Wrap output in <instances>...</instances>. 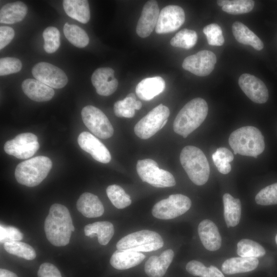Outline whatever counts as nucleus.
Returning a JSON list of instances; mask_svg holds the SVG:
<instances>
[{
    "mask_svg": "<svg viewBox=\"0 0 277 277\" xmlns=\"http://www.w3.org/2000/svg\"><path fill=\"white\" fill-rule=\"evenodd\" d=\"M223 11L231 14H240L250 12L254 2L251 0H220L217 1Z\"/></svg>",
    "mask_w": 277,
    "mask_h": 277,
    "instance_id": "7c9ffc66",
    "label": "nucleus"
},
{
    "mask_svg": "<svg viewBox=\"0 0 277 277\" xmlns=\"http://www.w3.org/2000/svg\"><path fill=\"white\" fill-rule=\"evenodd\" d=\"M145 255L138 252L116 250L112 255L110 263L114 268L125 270L140 264Z\"/></svg>",
    "mask_w": 277,
    "mask_h": 277,
    "instance_id": "b1692460",
    "label": "nucleus"
},
{
    "mask_svg": "<svg viewBox=\"0 0 277 277\" xmlns=\"http://www.w3.org/2000/svg\"><path fill=\"white\" fill-rule=\"evenodd\" d=\"M44 41V48L48 53L55 52L60 46V33L54 27L46 28L43 33Z\"/></svg>",
    "mask_w": 277,
    "mask_h": 277,
    "instance_id": "ea45409f",
    "label": "nucleus"
},
{
    "mask_svg": "<svg viewBox=\"0 0 277 277\" xmlns=\"http://www.w3.org/2000/svg\"><path fill=\"white\" fill-rule=\"evenodd\" d=\"M137 173L143 182L156 188L174 186L175 181L169 171L160 169L157 163L150 159L138 160L136 164Z\"/></svg>",
    "mask_w": 277,
    "mask_h": 277,
    "instance_id": "0eeeda50",
    "label": "nucleus"
},
{
    "mask_svg": "<svg viewBox=\"0 0 277 277\" xmlns=\"http://www.w3.org/2000/svg\"><path fill=\"white\" fill-rule=\"evenodd\" d=\"M169 114L167 106L159 105L136 124L134 128L135 134L143 140L151 137L164 127Z\"/></svg>",
    "mask_w": 277,
    "mask_h": 277,
    "instance_id": "6e6552de",
    "label": "nucleus"
},
{
    "mask_svg": "<svg viewBox=\"0 0 277 277\" xmlns=\"http://www.w3.org/2000/svg\"><path fill=\"white\" fill-rule=\"evenodd\" d=\"M22 88L29 98L36 102L49 101L54 95L53 88L36 79L25 80L22 83Z\"/></svg>",
    "mask_w": 277,
    "mask_h": 277,
    "instance_id": "412c9836",
    "label": "nucleus"
},
{
    "mask_svg": "<svg viewBox=\"0 0 277 277\" xmlns=\"http://www.w3.org/2000/svg\"><path fill=\"white\" fill-rule=\"evenodd\" d=\"M180 161L194 184L201 186L207 182L210 167L207 159L200 148L193 146H185L180 153Z\"/></svg>",
    "mask_w": 277,
    "mask_h": 277,
    "instance_id": "20e7f679",
    "label": "nucleus"
},
{
    "mask_svg": "<svg viewBox=\"0 0 277 277\" xmlns=\"http://www.w3.org/2000/svg\"><path fill=\"white\" fill-rule=\"evenodd\" d=\"M74 229L67 208L60 204L52 205L44 222L47 240L54 246H65L69 244Z\"/></svg>",
    "mask_w": 277,
    "mask_h": 277,
    "instance_id": "f257e3e1",
    "label": "nucleus"
},
{
    "mask_svg": "<svg viewBox=\"0 0 277 277\" xmlns=\"http://www.w3.org/2000/svg\"><path fill=\"white\" fill-rule=\"evenodd\" d=\"M163 245V240L158 233L142 230L122 238L116 246L117 250L140 252L155 251Z\"/></svg>",
    "mask_w": 277,
    "mask_h": 277,
    "instance_id": "423d86ee",
    "label": "nucleus"
},
{
    "mask_svg": "<svg viewBox=\"0 0 277 277\" xmlns=\"http://www.w3.org/2000/svg\"><path fill=\"white\" fill-rule=\"evenodd\" d=\"M0 277H18L14 272L5 269H0Z\"/></svg>",
    "mask_w": 277,
    "mask_h": 277,
    "instance_id": "de8ad7c7",
    "label": "nucleus"
},
{
    "mask_svg": "<svg viewBox=\"0 0 277 277\" xmlns=\"http://www.w3.org/2000/svg\"><path fill=\"white\" fill-rule=\"evenodd\" d=\"M229 144L234 154L254 158L264 151L265 147L261 132L251 126L242 127L233 131L229 137Z\"/></svg>",
    "mask_w": 277,
    "mask_h": 277,
    "instance_id": "7ed1b4c3",
    "label": "nucleus"
},
{
    "mask_svg": "<svg viewBox=\"0 0 277 277\" xmlns=\"http://www.w3.org/2000/svg\"><path fill=\"white\" fill-rule=\"evenodd\" d=\"M38 277H62L57 268L50 263L41 265L37 272Z\"/></svg>",
    "mask_w": 277,
    "mask_h": 277,
    "instance_id": "a18cd8bd",
    "label": "nucleus"
},
{
    "mask_svg": "<svg viewBox=\"0 0 277 277\" xmlns=\"http://www.w3.org/2000/svg\"><path fill=\"white\" fill-rule=\"evenodd\" d=\"M113 224L107 221L96 222L89 224L84 227L86 236L91 238L97 236L98 242L102 245H107L114 234Z\"/></svg>",
    "mask_w": 277,
    "mask_h": 277,
    "instance_id": "a878e982",
    "label": "nucleus"
},
{
    "mask_svg": "<svg viewBox=\"0 0 277 277\" xmlns=\"http://www.w3.org/2000/svg\"><path fill=\"white\" fill-rule=\"evenodd\" d=\"M275 241L276 244H277V234H276V235H275Z\"/></svg>",
    "mask_w": 277,
    "mask_h": 277,
    "instance_id": "8fccbe9b",
    "label": "nucleus"
},
{
    "mask_svg": "<svg viewBox=\"0 0 277 277\" xmlns=\"http://www.w3.org/2000/svg\"><path fill=\"white\" fill-rule=\"evenodd\" d=\"M81 115L86 126L97 137L106 139L113 135L114 130L111 123L98 108L86 106L83 108Z\"/></svg>",
    "mask_w": 277,
    "mask_h": 277,
    "instance_id": "9d476101",
    "label": "nucleus"
},
{
    "mask_svg": "<svg viewBox=\"0 0 277 277\" xmlns=\"http://www.w3.org/2000/svg\"><path fill=\"white\" fill-rule=\"evenodd\" d=\"M242 90L252 102L258 104L266 103L269 97L268 89L263 81L248 73L242 74L238 81Z\"/></svg>",
    "mask_w": 277,
    "mask_h": 277,
    "instance_id": "2eb2a0df",
    "label": "nucleus"
},
{
    "mask_svg": "<svg viewBox=\"0 0 277 277\" xmlns=\"http://www.w3.org/2000/svg\"><path fill=\"white\" fill-rule=\"evenodd\" d=\"M0 241L1 244L13 241H19L23 238V233L13 226H0Z\"/></svg>",
    "mask_w": 277,
    "mask_h": 277,
    "instance_id": "c03bdc74",
    "label": "nucleus"
},
{
    "mask_svg": "<svg viewBox=\"0 0 277 277\" xmlns=\"http://www.w3.org/2000/svg\"><path fill=\"white\" fill-rule=\"evenodd\" d=\"M197 35L192 30L183 29L179 31L170 41L171 46L189 49L196 43Z\"/></svg>",
    "mask_w": 277,
    "mask_h": 277,
    "instance_id": "4c0bfd02",
    "label": "nucleus"
},
{
    "mask_svg": "<svg viewBox=\"0 0 277 277\" xmlns=\"http://www.w3.org/2000/svg\"><path fill=\"white\" fill-rule=\"evenodd\" d=\"M77 142L80 147L96 161L105 164L111 161V154L108 149L90 133L82 132L78 136Z\"/></svg>",
    "mask_w": 277,
    "mask_h": 277,
    "instance_id": "dca6fc26",
    "label": "nucleus"
},
{
    "mask_svg": "<svg viewBox=\"0 0 277 277\" xmlns=\"http://www.w3.org/2000/svg\"><path fill=\"white\" fill-rule=\"evenodd\" d=\"M216 62L215 54L211 51L204 50L186 57L182 67L197 76H205L213 71Z\"/></svg>",
    "mask_w": 277,
    "mask_h": 277,
    "instance_id": "ddd939ff",
    "label": "nucleus"
},
{
    "mask_svg": "<svg viewBox=\"0 0 277 277\" xmlns=\"http://www.w3.org/2000/svg\"><path fill=\"white\" fill-rule=\"evenodd\" d=\"M32 74L35 79L52 88H62L68 83L67 76L62 69L46 62L35 65Z\"/></svg>",
    "mask_w": 277,
    "mask_h": 277,
    "instance_id": "f8f14e48",
    "label": "nucleus"
},
{
    "mask_svg": "<svg viewBox=\"0 0 277 277\" xmlns=\"http://www.w3.org/2000/svg\"><path fill=\"white\" fill-rule=\"evenodd\" d=\"M224 216L227 227H234L240 222L241 216V203L229 193L223 195Z\"/></svg>",
    "mask_w": 277,
    "mask_h": 277,
    "instance_id": "cd10ccee",
    "label": "nucleus"
},
{
    "mask_svg": "<svg viewBox=\"0 0 277 277\" xmlns=\"http://www.w3.org/2000/svg\"><path fill=\"white\" fill-rule=\"evenodd\" d=\"M185 15L182 7L169 5L161 11L155 28L158 34L167 33L177 30L184 24Z\"/></svg>",
    "mask_w": 277,
    "mask_h": 277,
    "instance_id": "4468645a",
    "label": "nucleus"
},
{
    "mask_svg": "<svg viewBox=\"0 0 277 277\" xmlns=\"http://www.w3.org/2000/svg\"><path fill=\"white\" fill-rule=\"evenodd\" d=\"M15 32L13 28L8 26L0 27V49L5 47L14 37Z\"/></svg>",
    "mask_w": 277,
    "mask_h": 277,
    "instance_id": "49530a36",
    "label": "nucleus"
},
{
    "mask_svg": "<svg viewBox=\"0 0 277 277\" xmlns=\"http://www.w3.org/2000/svg\"><path fill=\"white\" fill-rule=\"evenodd\" d=\"M165 86V81L160 76L147 77L138 83L135 92L140 99L148 101L161 93Z\"/></svg>",
    "mask_w": 277,
    "mask_h": 277,
    "instance_id": "4be33fe9",
    "label": "nucleus"
},
{
    "mask_svg": "<svg viewBox=\"0 0 277 277\" xmlns=\"http://www.w3.org/2000/svg\"><path fill=\"white\" fill-rule=\"evenodd\" d=\"M142 106V104L141 101H136L135 103V110H140Z\"/></svg>",
    "mask_w": 277,
    "mask_h": 277,
    "instance_id": "09e8293b",
    "label": "nucleus"
},
{
    "mask_svg": "<svg viewBox=\"0 0 277 277\" xmlns=\"http://www.w3.org/2000/svg\"><path fill=\"white\" fill-rule=\"evenodd\" d=\"M212 160L218 171L224 174L229 173L231 170L230 162L234 159L233 153L227 148L220 147L212 155Z\"/></svg>",
    "mask_w": 277,
    "mask_h": 277,
    "instance_id": "f704fd0d",
    "label": "nucleus"
},
{
    "mask_svg": "<svg viewBox=\"0 0 277 277\" xmlns=\"http://www.w3.org/2000/svg\"><path fill=\"white\" fill-rule=\"evenodd\" d=\"M76 208L84 216L99 217L104 212V208L98 197L91 193L85 192L78 199Z\"/></svg>",
    "mask_w": 277,
    "mask_h": 277,
    "instance_id": "5701e85b",
    "label": "nucleus"
},
{
    "mask_svg": "<svg viewBox=\"0 0 277 277\" xmlns=\"http://www.w3.org/2000/svg\"><path fill=\"white\" fill-rule=\"evenodd\" d=\"M114 74V71L109 67L99 68L94 71L91 76V82L97 94L109 96L116 91L118 81Z\"/></svg>",
    "mask_w": 277,
    "mask_h": 277,
    "instance_id": "a211bd4d",
    "label": "nucleus"
},
{
    "mask_svg": "<svg viewBox=\"0 0 277 277\" xmlns=\"http://www.w3.org/2000/svg\"><path fill=\"white\" fill-rule=\"evenodd\" d=\"M186 270L191 274L201 277H224L222 272L214 266L206 267L202 263L192 260L186 266Z\"/></svg>",
    "mask_w": 277,
    "mask_h": 277,
    "instance_id": "e433bc0d",
    "label": "nucleus"
},
{
    "mask_svg": "<svg viewBox=\"0 0 277 277\" xmlns=\"http://www.w3.org/2000/svg\"><path fill=\"white\" fill-rule=\"evenodd\" d=\"M27 13V6L22 2L9 3L0 10L1 23L12 24L22 21Z\"/></svg>",
    "mask_w": 277,
    "mask_h": 277,
    "instance_id": "bb28decb",
    "label": "nucleus"
},
{
    "mask_svg": "<svg viewBox=\"0 0 277 277\" xmlns=\"http://www.w3.org/2000/svg\"><path fill=\"white\" fill-rule=\"evenodd\" d=\"M159 8L155 1H149L144 5L136 28L137 34L141 37L148 36L155 28L159 16Z\"/></svg>",
    "mask_w": 277,
    "mask_h": 277,
    "instance_id": "f3484780",
    "label": "nucleus"
},
{
    "mask_svg": "<svg viewBox=\"0 0 277 277\" xmlns=\"http://www.w3.org/2000/svg\"><path fill=\"white\" fill-rule=\"evenodd\" d=\"M198 233L204 247L209 251H215L221 246L222 238L216 225L206 219L198 226Z\"/></svg>",
    "mask_w": 277,
    "mask_h": 277,
    "instance_id": "6ab92c4d",
    "label": "nucleus"
},
{
    "mask_svg": "<svg viewBox=\"0 0 277 277\" xmlns=\"http://www.w3.org/2000/svg\"><path fill=\"white\" fill-rule=\"evenodd\" d=\"M39 148L36 135L31 133H24L8 141L4 145L5 151L17 159H26L33 156Z\"/></svg>",
    "mask_w": 277,
    "mask_h": 277,
    "instance_id": "9b49d317",
    "label": "nucleus"
},
{
    "mask_svg": "<svg viewBox=\"0 0 277 277\" xmlns=\"http://www.w3.org/2000/svg\"><path fill=\"white\" fill-rule=\"evenodd\" d=\"M208 106L205 100L194 98L188 102L176 116L173 124L174 131L186 138L205 120Z\"/></svg>",
    "mask_w": 277,
    "mask_h": 277,
    "instance_id": "f03ea898",
    "label": "nucleus"
},
{
    "mask_svg": "<svg viewBox=\"0 0 277 277\" xmlns=\"http://www.w3.org/2000/svg\"><path fill=\"white\" fill-rule=\"evenodd\" d=\"M63 7L66 13L72 18L86 24L90 18L88 2L86 0H64Z\"/></svg>",
    "mask_w": 277,
    "mask_h": 277,
    "instance_id": "c85d7f7f",
    "label": "nucleus"
},
{
    "mask_svg": "<svg viewBox=\"0 0 277 277\" xmlns=\"http://www.w3.org/2000/svg\"><path fill=\"white\" fill-rule=\"evenodd\" d=\"M63 31L68 41L77 47L84 48L89 42V38L87 33L77 25L65 23Z\"/></svg>",
    "mask_w": 277,
    "mask_h": 277,
    "instance_id": "2f4dec72",
    "label": "nucleus"
},
{
    "mask_svg": "<svg viewBox=\"0 0 277 277\" xmlns=\"http://www.w3.org/2000/svg\"><path fill=\"white\" fill-rule=\"evenodd\" d=\"M232 33L236 40L246 45H250L256 50H261L264 45L261 39L246 25L240 22L233 23Z\"/></svg>",
    "mask_w": 277,
    "mask_h": 277,
    "instance_id": "c756f323",
    "label": "nucleus"
},
{
    "mask_svg": "<svg viewBox=\"0 0 277 277\" xmlns=\"http://www.w3.org/2000/svg\"><path fill=\"white\" fill-rule=\"evenodd\" d=\"M4 248L9 253L27 260H32L36 258V252L34 248L24 242H7L4 244Z\"/></svg>",
    "mask_w": 277,
    "mask_h": 277,
    "instance_id": "72a5a7b5",
    "label": "nucleus"
},
{
    "mask_svg": "<svg viewBox=\"0 0 277 277\" xmlns=\"http://www.w3.org/2000/svg\"><path fill=\"white\" fill-rule=\"evenodd\" d=\"M136 97L133 93L128 94L123 100L116 102L114 104L113 110L117 117L131 118L135 114V103Z\"/></svg>",
    "mask_w": 277,
    "mask_h": 277,
    "instance_id": "58836bf2",
    "label": "nucleus"
},
{
    "mask_svg": "<svg viewBox=\"0 0 277 277\" xmlns=\"http://www.w3.org/2000/svg\"><path fill=\"white\" fill-rule=\"evenodd\" d=\"M106 193L112 204L118 209H123L131 204L130 196L117 185L109 186L106 189Z\"/></svg>",
    "mask_w": 277,
    "mask_h": 277,
    "instance_id": "c9c22d12",
    "label": "nucleus"
},
{
    "mask_svg": "<svg viewBox=\"0 0 277 277\" xmlns=\"http://www.w3.org/2000/svg\"><path fill=\"white\" fill-rule=\"evenodd\" d=\"M255 201L258 204L261 205L277 204V183L261 190L256 195Z\"/></svg>",
    "mask_w": 277,
    "mask_h": 277,
    "instance_id": "a19ab883",
    "label": "nucleus"
},
{
    "mask_svg": "<svg viewBox=\"0 0 277 277\" xmlns=\"http://www.w3.org/2000/svg\"><path fill=\"white\" fill-rule=\"evenodd\" d=\"M258 265L259 260L256 258H231L224 261L222 270L226 274L244 273L254 270Z\"/></svg>",
    "mask_w": 277,
    "mask_h": 277,
    "instance_id": "393cba45",
    "label": "nucleus"
},
{
    "mask_svg": "<svg viewBox=\"0 0 277 277\" xmlns=\"http://www.w3.org/2000/svg\"><path fill=\"white\" fill-rule=\"evenodd\" d=\"M237 253L240 256L259 258L266 253L264 248L257 242L249 239H242L237 244Z\"/></svg>",
    "mask_w": 277,
    "mask_h": 277,
    "instance_id": "473e14b6",
    "label": "nucleus"
},
{
    "mask_svg": "<svg viewBox=\"0 0 277 277\" xmlns=\"http://www.w3.org/2000/svg\"><path fill=\"white\" fill-rule=\"evenodd\" d=\"M174 257L171 249L165 250L159 256H150L145 264V271L149 277H162L166 273Z\"/></svg>",
    "mask_w": 277,
    "mask_h": 277,
    "instance_id": "aec40b11",
    "label": "nucleus"
},
{
    "mask_svg": "<svg viewBox=\"0 0 277 277\" xmlns=\"http://www.w3.org/2000/svg\"><path fill=\"white\" fill-rule=\"evenodd\" d=\"M22 68V62L17 58L6 57L0 59L1 76L17 73Z\"/></svg>",
    "mask_w": 277,
    "mask_h": 277,
    "instance_id": "37998d69",
    "label": "nucleus"
},
{
    "mask_svg": "<svg viewBox=\"0 0 277 277\" xmlns=\"http://www.w3.org/2000/svg\"><path fill=\"white\" fill-rule=\"evenodd\" d=\"M191 201L187 196L172 194L156 203L152 207L153 216L161 220H170L178 217L191 207Z\"/></svg>",
    "mask_w": 277,
    "mask_h": 277,
    "instance_id": "1a4fd4ad",
    "label": "nucleus"
},
{
    "mask_svg": "<svg viewBox=\"0 0 277 277\" xmlns=\"http://www.w3.org/2000/svg\"><path fill=\"white\" fill-rule=\"evenodd\" d=\"M52 166L49 157L37 156L18 164L15 168V177L19 184L34 187L46 178Z\"/></svg>",
    "mask_w": 277,
    "mask_h": 277,
    "instance_id": "39448f33",
    "label": "nucleus"
},
{
    "mask_svg": "<svg viewBox=\"0 0 277 277\" xmlns=\"http://www.w3.org/2000/svg\"><path fill=\"white\" fill-rule=\"evenodd\" d=\"M208 43L211 46H222L225 42L221 27L217 24H210L203 28Z\"/></svg>",
    "mask_w": 277,
    "mask_h": 277,
    "instance_id": "79ce46f5",
    "label": "nucleus"
}]
</instances>
